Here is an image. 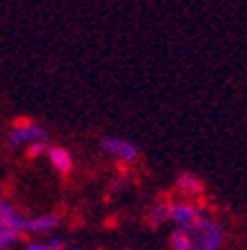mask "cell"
Here are the masks:
<instances>
[{
	"label": "cell",
	"mask_w": 247,
	"mask_h": 250,
	"mask_svg": "<svg viewBox=\"0 0 247 250\" xmlns=\"http://www.w3.org/2000/svg\"><path fill=\"white\" fill-rule=\"evenodd\" d=\"M171 206H174V201H171L170 197L156 199V201L152 203L150 208H147V212H145V221H147L152 228H156V226L165 224V221H170Z\"/></svg>",
	"instance_id": "5b68a950"
},
{
	"label": "cell",
	"mask_w": 247,
	"mask_h": 250,
	"mask_svg": "<svg viewBox=\"0 0 247 250\" xmlns=\"http://www.w3.org/2000/svg\"><path fill=\"white\" fill-rule=\"evenodd\" d=\"M176 188L183 197H201L205 192V183L196 174H190V172H180L176 177Z\"/></svg>",
	"instance_id": "52a82bcc"
},
{
	"label": "cell",
	"mask_w": 247,
	"mask_h": 250,
	"mask_svg": "<svg viewBox=\"0 0 247 250\" xmlns=\"http://www.w3.org/2000/svg\"><path fill=\"white\" fill-rule=\"evenodd\" d=\"M42 152H49V146H47L45 141L31 143V146H27V159H38Z\"/></svg>",
	"instance_id": "8fae6325"
},
{
	"label": "cell",
	"mask_w": 247,
	"mask_h": 250,
	"mask_svg": "<svg viewBox=\"0 0 247 250\" xmlns=\"http://www.w3.org/2000/svg\"><path fill=\"white\" fill-rule=\"evenodd\" d=\"M223 228L211 219L198 217L185 228H176L170 234V246L174 250H221Z\"/></svg>",
	"instance_id": "6da1fadb"
},
{
	"label": "cell",
	"mask_w": 247,
	"mask_h": 250,
	"mask_svg": "<svg viewBox=\"0 0 247 250\" xmlns=\"http://www.w3.org/2000/svg\"><path fill=\"white\" fill-rule=\"evenodd\" d=\"M47 132L42 130L40 125H36L29 119H16L14 121V130L9 132V143L14 146H20V143H38V141H45Z\"/></svg>",
	"instance_id": "7a4b0ae2"
},
{
	"label": "cell",
	"mask_w": 247,
	"mask_h": 250,
	"mask_svg": "<svg viewBox=\"0 0 247 250\" xmlns=\"http://www.w3.org/2000/svg\"><path fill=\"white\" fill-rule=\"evenodd\" d=\"M69 250H78V248H69Z\"/></svg>",
	"instance_id": "5bb4252c"
},
{
	"label": "cell",
	"mask_w": 247,
	"mask_h": 250,
	"mask_svg": "<svg viewBox=\"0 0 247 250\" xmlns=\"http://www.w3.org/2000/svg\"><path fill=\"white\" fill-rule=\"evenodd\" d=\"M27 250H49V246L47 244H29V248Z\"/></svg>",
	"instance_id": "4fadbf2b"
},
{
	"label": "cell",
	"mask_w": 247,
	"mask_h": 250,
	"mask_svg": "<svg viewBox=\"0 0 247 250\" xmlns=\"http://www.w3.org/2000/svg\"><path fill=\"white\" fill-rule=\"evenodd\" d=\"M198 217H201V208H198L194 201H174L171 212H170V221H174L180 228L194 224Z\"/></svg>",
	"instance_id": "277c9868"
},
{
	"label": "cell",
	"mask_w": 247,
	"mask_h": 250,
	"mask_svg": "<svg viewBox=\"0 0 247 250\" xmlns=\"http://www.w3.org/2000/svg\"><path fill=\"white\" fill-rule=\"evenodd\" d=\"M47 246H49V250H65V241L62 239H52Z\"/></svg>",
	"instance_id": "7c38bea8"
},
{
	"label": "cell",
	"mask_w": 247,
	"mask_h": 250,
	"mask_svg": "<svg viewBox=\"0 0 247 250\" xmlns=\"http://www.w3.org/2000/svg\"><path fill=\"white\" fill-rule=\"evenodd\" d=\"M100 147L118 161H136L138 159V147L125 139H118V136H103Z\"/></svg>",
	"instance_id": "3957f363"
},
{
	"label": "cell",
	"mask_w": 247,
	"mask_h": 250,
	"mask_svg": "<svg viewBox=\"0 0 247 250\" xmlns=\"http://www.w3.org/2000/svg\"><path fill=\"white\" fill-rule=\"evenodd\" d=\"M58 224H60V214L52 212V214H42V217L29 219L27 230H29V232H49V230H54Z\"/></svg>",
	"instance_id": "9c48e42d"
},
{
	"label": "cell",
	"mask_w": 247,
	"mask_h": 250,
	"mask_svg": "<svg viewBox=\"0 0 247 250\" xmlns=\"http://www.w3.org/2000/svg\"><path fill=\"white\" fill-rule=\"evenodd\" d=\"M29 219L16 212V208L9 201L0 199V228H11V230H27Z\"/></svg>",
	"instance_id": "8992f818"
},
{
	"label": "cell",
	"mask_w": 247,
	"mask_h": 250,
	"mask_svg": "<svg viewBox=\"0 0 247 250\" xmlns=\"http://www.w3.org/2000/svg\"><path fill=\"white\" fill-rule=\"evenodd\" d=\"M47 156H49L52 166L56 167L60 174H69V172H72V156H69V152L65 150V147H49Z\"/></svg>",
	"instance_id": "ba28073f"
},
{
	"label": "cell",
	"mask_w": 247,
	"mask_h": 250,
	"mask_svg": "<svg viewBox=\"0 0 247 250\" xmlns=\"http://www.w3.org/2000/svg\"><path fill=\"white\" fill-rule=\"evenodd\" d=\"M22 237L20 230H11V228H0V250H7L14 241H18Z\"/></svg>",
	"instance_id": "30bf717a"
}]
</instances>
